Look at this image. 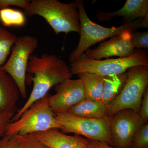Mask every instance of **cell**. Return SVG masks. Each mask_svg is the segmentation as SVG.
I'll return each instance as SVG.
<instances>
[{
    "instance_id": "6da1fadb",
    "label": "cell",
    "mask_w": 148,
    "mask_h": 148,
    "mask_svg": "<svg viewBox=\"0 0 148 148\" xmlns=\"http://www.w3.org/2000/svg\"><path fill=\"white\" fill-rule=\"evenodd\" d=\"M27 73L32 75L33 89L27 102L14 114L11 122L18 120L30 106L47 95L53 86L73 76L65 61L55 54L47 53H44L41 57L31 55Z\"/></svg>"
},
{
    "instance_id": "7a4b0ae2",
    "label": "cell",
    "mask_w": 148,
    "mask_h": 148,
    "mask_svg": "<svg viewBox=\"0 0 148 148\" xmlns=\"http://www.w3.org/2000/svg\"><path fill=\"white\" fill-rule=\"evenodd\" d=\"M76 1L79 14L80 38L76 48L70 54L69 61L71 63L78 60L90 47L108 38L125 32H132L140 28H148V16L119 27H102L90 20L86 11L82 0H76Z\"/></svg>"
},
{
    "instance_id": "3957f363",
    "label": "cell",
    "mask_w": 148,
    "mask_h": 148,
    "mask_svg": "<svg viewBox=\"0 0 148 148\" xmlns=\"http://www.w3.org/2000/svg\"><path fill=\"white\" fill-rule=\"evenodd\" d=\"M25 11L26 15L42 16L56 34L70 32L80 34L79 14L75 1L61 3L57 0H32Z\"/></svg>"
},
{
    "instance_id": "277c9868",
    "label": "cell",
    "mask_w": 148,
    "mask_h": 148,
    "mask_svg": "<svg viewBox=\"0 0 148 148\" xmlns=\"http://www.w3.org/2000/svg\"><path fill=\"white\" fill-rule=\"evenodd\" d=\"M141 66H148V53L143 49H137L127 57L105 60L89 59L83 54L71 63L70 69L72 75L88 73L106 77L123 73L132 67Z\"/></svg>"
},
{
    "instance_id": "5b68a950",
    "label": "cell",
    "mask_w": 148,
    "mask_h": 148,
    "mask_svg": "<svg viewBox=\"0 0 148 148\" xmlns=\"http://www.w3.org/2000/svg\"><path fill=\"white\" fill-rule=\"evenodd\" d=\"M48 93L24 112L17 120L7 127L5 135H24L51 129H61L48 103Z\"/></svg>"
},
{
    "instance_id": "8992f818",
    "label": "cell",
    "mask_w": 148,
    "mask_h": 148,
    "mask_svg": "<svg viewBox=\"0 0 148 148\" xmlns=\"http://www.w3.org/2000/svg\"><path fill=\"white\" fill-rule=\"evenodd\" d=\"M148 66H137L127 70V78L119 94L108 106V116L130 109L139 113L145 90L148 88Z\"/></svg>"
},
{
    "instance_id": "52a82bcc",
    "label": "cell",
    "mask_w": 148,
    "mask_h": 148,
    "mask_svg": "<svg viewBox=\"0 0 148 148\" xmlns=\"http://www.w3.org/2000/svg\"><path fill=\"white\" fill-rule=\"evenodd\" d=\"M55 115L56 120L62 126V133H75L89 140L105 142L113 145L110 132V118L101 119L85 118L68 112Z\"/></svg>"
},
{
    "instance_id": "ba28073f",
    "label": "cell",
    "mask_w": 148,
    "mask_h": 148,
    "mask_svg": "<svg viewBox=\"0 0 148 148\" xmlns=\"http://www.w3.org/2000/svg\"><path fill=\"white\" fill-rule=\"evenodd\" d=\"M38 45V41L36 37L26 35L18 37L10 56L1 69L15 81L23 98L27 97L26 80L29 58Z\"/></svg>"
},
{
    "instance_id": "9c48e42d",
    "label": "cell",
    "mask_w": 148,
    "mask_h": 148,
    "mask_svg": "<svg viewBox=\"0 0 148 148\" xmlns=\"http://www.w3.org/2000/svg\"><path fill=\"white\" fill-rule=\"evenodd\" d=\"M145 123L139 113L130 109L121 110L115 114L110 123L113 145L118 148H131L134 135Z\"/></svg>"
},
{
    "instance_id": "30bf717a",
    "label": "cell",
    "mask_w": 148,
    "mask_h": 148,
    "mask_svg": "<svg viewBox=\"0 0 148 148\" xmlns=\"http://www.w3.org/2000/svg\"><path fill=\"white\" fill-rule=\"evenodd\" d=\"M56 93L48 97V103L54 114L68 112L86 98L85 91L80 79H68L55 86Z\"/></svg>"
},
{
    "instance_id": "8fae6325",
    "label": "cell",
    "mask_w": 148,
    "mask_h": 148,
    "mask_svg": "<svg viewBox=\"0 0 148 148\" xmlns=\"http://www.w3.org/2000/svg\"><path fill=\"white\" fill-rule=\"evenodd\" d=\"M131 32H124L112 37L108 40L101 42L94 49H88L84 55L95 60L108 58L112 56L122 58L132 55L135 51Z\"/></svg>"
},
{
    "instance_id": "7c38bea8",
    "label": "cell",
    "mask_w": 148,
    "mask_h": 148,
    "mask_svg": "<svg viewBox=\"0 0 148 148\" xmlns=\"http://www.w3.org/2000/svg\"><path fill=\"white\" fill-rule=\"evenodd\" d=\"M32 134L49 148H85L90 140L79 136L67 135L56 129Z\"/></svg>"
},
{
    "instance_id": "4fadbf2b",
    "label": "cell",
    "mask_w": 148,
    "mask_h": 148,
    "mask_svg": "<svg viewBox=\"0 0 148 148\" xmlns=\"http://www.w3.org/2000/svg\"><path fill=\"white\" fill-rule=\"evenodd\" d=\"M148 16V0H127L119 10L109 12L98 11L96 14L97 19L102 22L110 21L114 16H121L124 18V24Z\"/></svg>"
},
{
    "instance_id": "5bb4252c",
    "label": "cell",
    "mask_w": 148,
    "mask_h": 148,
    "mask_svg": "<svg viewBox=\"0 0 148 148\" xmlns=\"http://www.w3.org/2000/svg\"><path fill=\"white\" fill-rule=\"evenodd\" d=\"M20 95L15 81L8 74L0 69V114H15Z\"/></svg>"
},
{
    "instance_id": "9a60e30c",
    "label": "cell",
    "mask_w": 148,
    "mask_h": 148,
    "mask_svg": "<svg viewBox=\"0 0 148 148\" xmlns=\"http://www.w3.org/2000/svg\"><path fill=\"white\" fill-rule=\"evenodd\" d=\"M68 112L85 118L101 119L108 117V106L101 101H92L86 98L72 107Z\"/></svg>"
},
{
    "instance_id": "2e32d148",
    "label": "cell",
    "mask_w": 148,
    "mask_h": 148,
    "mask_svg": "<svg viewBox=\"0 0 148 148\" xmlns=\"http://www.w3.org/2000/svg\"><path fill=\"white\" fill-rule=\"evenodd\" d=\"M127 73L104 77V88L102 102L109 106L119 94L126 79Z\"/></svg>"
},
{
    "instance_id": "e0dca14e",
    "label": "cell",
    "mask_w": 148,
    "mask_h": 148,
    "mask_svg": "<svg viewBox=\"0 0 148 148\" xmlns=\"http://www.w3.org/2000/svg\"><path fill=\"white\" fill-rule=\"evenodd\" d=\"M77 76L82 81L85 91L86 98L92 101H102L104 77L88 73H84Z\"/></svg>"
},
{
    "instance_id": "ac0fdd59",
    "label": "cell",
    "mask_w": 148,
    "mask_h": 148,
    "mask_svg": "<svg viewBox=\"0 0 148 148\" xmlns=\"http://www.w3.org/2000/svg\"><path fill=\"white\" fill-rule=\"evenodd\" d=\"M17 37L0 25V69L7 61Z\"/></svg>"
},
{
    "instance_id": "d6986e66",
    "label": "cell",
    "mask_w": 148,
    "mask_h": 148,
    "mask_svg": "<svg viewBox=\"0 0 148 148\" xmlns=\"http://www.w3.org/2000/svg\"><path fill=\"white\" fill-rule=\"evenodd\" d=\"M0 21L5 27H21L26 23V18L21 11L8 8L0 10Z\"/></svg>"
},
{
    "instance_id": "ffe728a7",
    "label": "cell",
    "mask_w": 148,
    "mask_h": 148,
    "mask_svg": "<svg viewBox=\"0 0 148 148\" xmlns=\"http://www.w3.org/2000/svg\"><path fill=\"white\" fill-rule=\"evenodd\" d=\"M131 148H148V123H144L135 133Z\"/></svg>"
},
{
    "instance_id": "44dd1931",
    "label": "cell",
    "mask_w": 148,
    "mask_h": 148,
    "mask_svg": "<svg viewBox=\"0 0 148 148\" xmlns=\"http://www.w3.org/2000/svg\"><path fill=\"white\" fill-rule=\"evenodd\" d=\"M19 148H49L32 134L16 135Z\"/></svg>"
},
{
    "instance_id": "7402d4cb",
    "label": "cell",
    "mask_w": 148,
    "mask_h": 148,
    "mask_svg": "<svg viewBox=\"0 0 148 148\" xmlns=\"http://www.w3.org/2000/svg\"><path fill=\"white\" fill-rule=\"evenodd\" d=\"M131 36L135 48L148 49V31L144 32L133 31L131 32Z\"/></svg>"
},
{
    "instance_id": "603a6c76",
    "label": "cell",
    "mask_w": 148,
    "mask_h": 148,
    "mask_svg": "<svg viewBox=\"0 0 148 148\" xmlns=\"http://www.w3.org/2000/svg\"><path fill=\"white\" fill-rule=\"evenodd\" d=\"M30 2V1L28 0H0V10L10 6L18 7L25 10Z\"/></svg>"
},
{
    "instance_id": "cb8c5ba5",
    "label": "cell",
    "mask_w": 148,
    "mask_h": 148,
    "mask_svg": "<svg viewBox=\"0 0 148 148\" xmlns=\"http://www.w3.org/2000/svg\"><path fill=\"white\" fill-rule=\"evenodd\" d=\"M0 148H19L16 135H5L0 139Z\"/></svg>"
},
{
    "instance_id": "d4e9b609",
    "label": "cell",
    "mask_w": 148,
    "mask_h": 148,
    "mask_svg": "<svg viewBox=\"0 0 148 148\" xmlns=\"http://www.w3.org/2000/svg\"><path fill=\"white\" fill-rule=\"evenodd\" d=\"M14 114L10 113L0 114V137L5 135L7 127L10 123L12 121Z\"/></svg>"
},
{
    "instance_id": "484cf974",
    "label": "cell",
    "mask_w": 148,
    "mask_h": 148,
    "mask_svg": "<svg viewBox=\"0 0 148 148\" xmlns=\"http://www.w3.org/2000/svg\"><path fill=\"white\" fill-rule=\"evenodd\" d=\"M139 114L145 122L148 121V88L145 90L143 95L141 104Z\"/></svg>"
},
{
    "instance_id": "4316f807",
    "label": "cell",
    "mask_w": 148,
    "mask_h": 148,
    "mask_svg": "<svg viewBox=\"0 0 148 148\" xmlns=\"http://www.w3.org/2000/svg\"><path fill=\"white\" fill-rule=\"evenodd\" d=\"M85 148H118L111 147L105 142L97 140H90Z\"/></svg>"
}]
</instances>
